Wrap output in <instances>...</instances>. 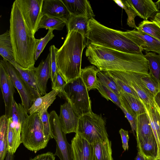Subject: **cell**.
<instances>
[{"mask_svg":"<svg viewBox=\"0 0 160 160\" xmlns=\"http://www.w3.org/2000/svg\"><path fill=\"white\" fill-rule=\"evenodd\" d=\"M85 55L100 71L149 75L148 62L143 54L128 53L90 44L87 47Z\"/></svg>","mask_w":160,"mask_h":160,"instance_id":"1","label":"cell"},{"mask_svg":"<svg viewBox=\"0 0 160 160\" xmlns=\"http://www.w3.org/2000/svg\"><path fill=\"white\" fill-rule=\"evenodd\" d=\"M9 31L15 61L25 68H34V53L39 39L26 23L16 0L11 8Z\"/></svg>","mask_w":160,"mask_h":160,"instance_id":"2","label":"cell"},{"mask_svg":"<svg viewBox=\"0 0 160 160\" xmlns=\"http://www.w3.org/2000/svg\"><path fill=\"white\" fill-rule=\"evenodd\" d=\"M86 47V39L72 30L68 32L63 44L57 51V66L67 83L80 77L82 53Z\"/></svg>","mask_w":160,"mask_h":160,"instance_id":"3","label":"cell"},{"mask_svg":"<svg viewBox=\"0 0 160 160\" xmlns=\"http://www.w3.org/2000/svg\"><path fill=\"white\" fill-rule=\"evenodd\" d=\"M86 39L87 47L93 44L124 52L143 54L142 50L121 31L106 27L94 18L89 20Z\"/></svg>","mask_w":160,"mask_h":160,"instance_id":"4","label":"cell"},{"mask_svg":"<svg viewBox=\"0 0 160 160\" xmlns=\"http://www.w3.org/2000/svg\"><path fill=\"white\" fill-rule=\"evenodd\" d=\"M106 125V121L101 114H97L91 111L79 117L76 133L91 144L104 142L109 139Z\"/></svg>","mask_w":160,"mask_h":160,"instance_id":"5","label":"cell"},{"mask_svg":"<svg viewBox=\"0 0 160 160\" xmlns=\"http://www.w3.org/2000/svg\"><path fill=\"white\" fill-rule=\"evenodd\" d=\"M22 143L28 150L36 152L45 148L48 141L45 138L37 113L28 115L21 128Z\"/></svg>","mask_w":160,"mask_h":160,"instance_id":"6","label":"cell"},{"mask_svg":"<svg viewBox=\"0 0 160 160\" xmlns=\"http://www.w3.org/2000/svg\"><path fill=\"white\" fill-rule=\"evenodd\" d=\"M64 90L66 100L78 118L92 111L88 91L80 77L67 83Z\"/></svg>","mask_w":160,"mask_h":160,"instance_id":"7","label":"cell"},{"mask_svg":"<svg viewBox=\"0 0 160 160\" xmlns=\"http://www.w3.org/2000/svg\"><path fill=\"white\" fill-rule=\"evenodd\" d=\"M119 6L124 9L127 16V24L137 30L135 18L138 16L144 20L153 17L159 11L155 2L152 0H114Z\"/></svg>","mask_w":160,"mask_h":160,"instance_id":"8","label":"cell"},{"mask_svg":"<svg viewBox=\"0 0 160 160\" xmlns=\"http://www.w3.org/2000/svg\"><path fill=\"white\" fill-rule=\"evenodd\" d=\"M28 114L22 104L17 103L14 100L11 116L8 118V152L10 153L14 154L22 143V126Z\"/></svg>","mask_w":160,"mask_h":160,"instance_id":"9","label":"cell"},{"mask_svg":"<svg viewBox=\"0 0 160 160\" xmlns=\"http://www.w3.org/2000/svg\"><path fill=\"white\" fill-rule=\"evenodd\" d=\"M0 63L11 78L21 98L22 104L28 113L35 99L39 97L23 80L18 70L9 62L4 60Z\"/></svg>","mask_w":160,"mask_h":160,"instance_id":"10","label":"cell"},{"mask_svg":"<svg viewBox=\"0 0 160 160\" xmlns=\"http://www.w3.org/2000/svg\"><path fill=\"white\" fill-rule=\"evenodd\" d=\"M49 114L52 136L56 144L54 155L60 160H74L72 145L68 142L66 134L62 130L58 115L54 110L52 111Z\"/></svg>","mask_w":160,"mask_h":160,"instance_id":"11","label":"cell"},{"mask_svg":"<svg viewBox=\"0 0 160 160\" xmlns=\"http://www.w3.org/2000/svg\"><path fill=\"white\" fill-rule=\"evenodd\" d=\"M23 18L34 36L43 16L42 8L44 0H16Z\"/></svg>","mask_w":160,"mask_h":160,"instance_id":"12","label":"cell"},{"mask_svg":"<svg viewBox=\"0 0 160 160\" xmlns=\"http://www.w3.org/2000/svg\"><path fill=\"white\" fill-rule=\"evenodd\" d=\"M122 33L131 40L143 51L152 52L160 54V41L149 35L135 29L121 31Z\"/></svg>","mask_w":160,"mask_h":160,"instance_id":"13","label":"cell"},{"mask_svg":"<svg viewBox=\"0 0 160 160\" xmlns=\"http://www.w3.org/2000/svg\"><path fill=\"white\" fill-rule=\"evenodd\" d=\"M0 87L5 107V115L10 117L14 101L15 88L12 81L2 65L0 63Z\"/></svg>","mask_w":160,"mask_h":160,"instance_id":"14","label":"cell"},{"mask_svg":"<svg viewBox=\"0 0 160 160\" xmlns=\"http://www.w3.org/2000/svg\"><path fill=\"white\" fill-rule=\"evenodd\" d=\"M121 72L128 81L130 87L137 93L142 102L148 104L153 103L154 96L141 79L143 74L133 72Z\"/></svg>","mask_w":160,"mask_h":160,"instance_id":"15","label":"cell"},{"mask_svg":"<svg viewBox=\"0 0 160 160\" xmlns=\"http://www.w3.org/2000/svg\"><path fill=\"white\" fill-rule=\"evenodd\" d=\"M58 119L62 130L66 134L76 133L79 118L74 113L68 102L61 105Z\"/></svg>","mask_w":160,"mask_h":160,"instance_id":"16","label":"cell"},{"mask_svg":"<svg viewBox=\"0 0 160 160\" xmlns=\"http://www.w3.org/2000/svg\"><path fill=\"white\" fill-rule=\"evenodd\" d=\"M74 160H93L92 144L77 133L71 141Z\"/></svg>","mask_w":160,"mask_h":160,"instance_id":"17","label":"cell"},{"mask_svg":"<svg viewBox=\"0 0 160 160\" xmlns=\"http://www.w3.org/2000/svg\"><path fill=\"white\" fill-rule=\"evenodd\" d=\"M36 84L41 96L47 93L48 80L51 78L50 57L48 54L44 60H42L38 66L34 69Z\"/></svg>","mask_w":160,"mask_h":160,"instance_id":"18","label":"cell"},{"mask_svg":"<svg viewBox=\"0 0 160 160\" xmlns=\"http://www.w3.org/2000/svg\"><path fill=\"white\" fill-rule=\"evenodd\" d=\"M70 15L81 16L90 19L94 14L89 1L87 0H61Z\"/></svg>","mask_w":160,"mask_h":160,"instance_id":"19","label":"cell"},{"mask_svg":"<svg viewBox=\"0 0 160 160\" xmlns=\"http://www.w3.org/2000/svg\"><path fill=\"white\" fill-rule=\"evenodd\" d=\"M142 102L144 106L158 144V154L157 159H160V108L154 100L153 103L150 104Z\"/></svg>","mask_w":160,"mask_h":160,"instance_id":"20","label":"cell"},{"mask_svg":"<svg viewBox=\"0 0 160 160\" xmlns=\"http://www.w3.org/2000/svg\"><path fill=\"white\" fill-rule=\"evenodd\" d=\"M43 15L60 19L66 23L70 16L69 12L61 0H44Z\"/></svg>","mask_w":160,"mask_h":160,"instance_id":"21","label":"cell"},{"mask_svg":"<svg viewBox=\"0 0 160 160\" xmlns=\"http://www.w3.org/2000/svg\"><path fill=\"white\" fill-rule=\"evenodd\" d=\"M136 133L137 147L144 141L154 137L150 122L146 113L138 116Z\"/></svg>","mask_w":160,"mask_h":160,"instance_id":"22","label":"cell"},{"mask_svg":"<svg viewBox=\"0 0 160 160\" xmlns=\"http://www.w3.org/2000/svg\"><path fill=\"white\" fill-rule=\"evenodd\" d=\"M122 106L128 112L136 115L146 113L141 100L134 96L122 91L119 96Z\"/></svg>","mask_w":160,"mask_h":160,"instance_id":"23","label":"cell"},{"mask_svg":"<svg viewBox=\"0 0 160 160\" xmlns=\"http://www.w3.org/2000/svg\"><path fill=\"white\" fill-rule=\"evenodd\" d=\"M58 93L57 90L52 89L45 95L37 97L28 110V113L32 115L35 113H38L44 110H48L55 100Z\"/></svg>","mask_w":160,"mask_h":160,"instance_id":"24","label":"cell"},{"mask_svg":"<svg viewBox=\"0 0 160 160\" xmlns=\"http://www.w3.org/2000/svg\"><path fill=\"white\" fill-rule=\"evenodd\" d=\"M92 144L93 148V160H113L112 142L109 139L104 142H95Z\"/></svg>","mask_w":160,"mask_h":160,"instance_id":"25","label":"cell"},{"mask_svg":"<svg viewBox=\"0 0 160 160\" xmlns=\"http://www.w3.org/2000/svg\"><path fill=\"white\" fill-rule=\"evenodd\" d=\"M89 20L84 17L70 15L66 24L68 32L72 30L76 31L86 39Z\"/></svg>","mask_w":160,"mask_h":160,"instance_id":"26","label":"cell"},{"mask_svg":"<svg viewBox=\"0 0 160 160\" xmlns=\"http://www.w3.org/2000/svg\"><path fill=\"white\" fill-rule=\"evenodd\" d=\"M0 54L3 59L12 63L15 61L9 31L0 35Z\"/></svg>","mask_w":160,"mask_h":160,"instance_id":"27","label":"cell"},{"mask_svg":"<svg viewBox=\"0 0 160 160\" xmlns=\"http://www.w3.org/2000/svg\"><path fill=\"white\" fill-rule=\"evenodd\" d=\"M100 71L94 66H90L81 69L80 77L88 92L96 89L98 82L97 74Z\"/></svg>","mask_w":160,"mask_h":160,"instance_id":"28","label":"cell"},{"mask_svg":"<svg viewBox=\"0 0 160 160\" xmlns=\"http://www.w3.org/2000/svg\"><path fill=\"white\" fill-rule=\"evenodd\" d=\"M8 118L5 115L0 118V160H4L8 152Z\"/></svg>","mask_w":160,"mask_h":160,"instance_id":"29","label":"cell"},{"mask_svg":"<svg viewBox=\"0 0 160 160\" xmlns=\"http://www.w3.org/2000/svg\"><path fill=\"white\" fill-rule=\"evenodd\" d=\"M11 64L18 70L22 78L30 87L39 96H41L36 86L34 71L35 67L30 69L25 68L18 64L16 62Z\"/></svg>","mask_w":160,"mask_h":160,"instance_id":"30","label":"cell"},{"mask_svg":"<svg viewBox=\"0 0 160 160\" xmlns=\"http://www.w3.org/2000/svg\"><path fill=\"white\" fill-rule=\"evenodd\" d=\"M138 152L146 158L156 159L158 154V147L155 137L142 142L137 147Z\"/></svg>","mask_w":160,"mask_h":160,"instance_id":"31","label":"cell"},{"mask_svg":"<svg viewBox=\"0 0 160 160\" xmlns=\"http://www.w3.org/2000/svg\"><path fill=\"white\" fill-rule=\"evenodd\" d=\"M66 24V22L60 19L44 15L39 22L38 29L61 30Z\"/></svg>","mask_w":160,"mask_h":160,"instance_id":"32","label":"cell"},{"mask_svg":"<svg viewBox=\"0 0 160 160\" xmlns=\"http://www.w3.org/2000/svg\"><path fill=\"white\" fill-rule=\"evenodd\" d=\"M144 56L148 62L149 75L160 81V54L148 52Z\"/></svg>","mask_w":160,"mask_h":160,"instance_id":"33","label":"cell"},{"mask_svg":"<svg viewBox=\"0 0 160 160\" xmlns=\"http://www.w3.org/2000/svg\"><path fill=\"white\" fill-rule=\"evenodd\" d=\"M106 72L113 78L120 88L122 91L131 94L140 99L137 93L130 87L128 81L121 72L117 71Z\"/></svg>","mask_w":160,"mask_h":160,"instance_id":"34","label":"cell"},{"mask_svg":"<svg viewBox=\"0 0 160 160\" xmlns=\"http://www.w3.org/2000/svg\"><path fill=\"white\" fill-rule=\"evenodd\" d=\"M137 27V30L160 41V28L153 22L143 20L139 23Z\"/></svg>","mask_w":160,"mask_h":160,"instance_id":"35","label":"cell"},{"mask_svg":"<svg viewBox=\"0 0 160 160\" xmlns=\"http://www.w3.org/2000/svg\"><path fill=\"white\" fill-rule=\"evenodd\" d=\"M102 96L107 100H110L121 108L122 104L119 96L112 89L98 80L96 87Z\"/></svg>","mask_w":160,"mask_h":160,"instance_id":"36","label":"cell"},{"mask_svg":"<svg viewBox=\"0 0 160 160\" xmlns=\"http://www.w3.org/2000/svg\"><path fill=\"white\" fill-rule=\"evenodd\" d=\"M98 79L112 89L119 96L122 90L113 78L106 71H100L97 74Z\"/></svg>","mask_w":160,"mask_h":160,"instance_id":"37","label":"cell"},{"mask_svg":"<svg viewBox=\"0 0 160 160\" xmlns=\"http://www.w3.org/2000/svg\"><path fill=\"white\" fill-rule=\"evenodd\" d=\"M39 118L44 136L48 141L53 138L50 125V114L48 110H44L37 113Z\"/></svg>","mask_w":160,"mask_h":160,"instance_id":"38","label":"cell"},{"mask_svg":"<svg viewBox=\"0 0 160 160\" xmlns=\"http://www.w3.org/2000/svg\"><path fill=\"white\" fill-rule=\"evenodd\" d=\"M141 79L154 97L160 92V81L149 75L144 74L141 77Z\"/></svg>","mask_w":160,"mask_h":160,"instance_id":"39","label":"cell"},{"mask_svg":"<svg viewBox=\"0 0 160 160\" xmlns=\"http://www.w3.org/2000/svg\"><path fill=\"white\" fill-rule=\"evenodd\" d=\"M49 53L50 57L51 78L52 86H53L56 81L57 72L58 70V68L56 59V54L58 49L54 45H51L49 48Z\"/></svg>","mask_w":160,"mask_h":160,"instance_id":"40","label":"cell"},{"mask_svg":"<svg viewBox=\"0 0 160 160\" xmlns=\"http://www.w3.org/2000/svg\"><path fill=\"white\" fill-rule=\"evenodd\" d=\"M53 31L52 30H48L45 36L39 39L34 53V59L36 61L38 59L48 42L54 37Z\"/></svg>","mask_w":160,"mask_h":160,"instance_id":"41","label":"cell"},{"mask_svg":"<svg viewBox=\"0 0 160 160\" xmlns=\"http://www.w3.org/2000/svg\"><path fill=\"white\" fill-rule=\"evenodd\" d=\"M67 82L60 73L59 70L57 72V78L54 84L52 86V89L57 90L58 92V95L60 98L66 99V97L64 88Z\"/></svg>","mask_w":160,"mask_h":160,"instance_id":"42","label":"cell"},{"mask_svg":"<svg viewBox=\"0 0 160 160\" xmlns=\"http://www.w3.org/2000/svg\"><path fill=\"white\" fill-rule=\"evenodd\" d=\"M120 108L124 113L125 117L129 122L132 129V132L133 135L135 136L137 128V116L135 114L128 112L122 106Z\"/></svg>","mask_w":160,"mask_h":160,"instance_id":"43","label":"cell"},{"mask_svg":"<svg viewBox=\"0 0 160 160\" xmlns=\"http://www.w3.org/2000/svg\"><path fill=\"white\" fill-rule=\"evenodd\" d=\"M122 143V147L124 151L128 150L129 148L128 142L129 139L128 132L121 128L119 131Z\"/></svg>","mask_w":160,"mask_h":160,"instance_id":"44","label":"cell"},{"mask_svg":"<svg viewBox=\"0 0 160 160\" xmlns=\"http://www.w3.org/2000/svg\"><path fill=\"white\" fill-rule=\"evenodd\" d=\"M55 156L52 152H48L39 154L34 158H31L29 160H55Z\"/></svg>","mask_w":160,"mask_h":160,"instance_id":"45","label":"cell"},{"mask_svg":"<svg viewBox=\"0 0 160 160\" xmlns=\"http://www.w3.org/2000/svg\"><path fill=\"white\" fill-rule=\"evenodd\" d=\"M151 21L155 23L160 28V12L157 13L152 18Z\"/></svg>","mask_w":160,"mask_h":160,"instance_id":"46","label":"cell"},{"mask_svg":"<svg viewBox=\"0 0 160 160\" xmlns=\"http://www.w3.org/2000/svg\"><path fill=\"white\" fill-rule=\"evenodd\" d=\"M154 100L160 108V92H159L154 97Z\"/></svg>","mask_w":160,"mask_h":160,"instance_id":"47","label":"cell"},{"mask_svg":"<svg viewBox=\"0 0 160 160\" xmlns=\"http://www.w3.org/2000/svg\"><path fill=\"white\" fill-rule=\"evenodd\" d=\"M134 160H147V159L143 155L138 152Z\"/></svg>","mask_w":160,"mask_h":160,"instance_id":"48","label":"cell"},{"mask_svg":"<svg viewBox=\"0 0 160 160\" xmlns=\"http://www.w3.org/2000/svg\"><path fill=\"white\" fill-rule=\"evenodd\" d=\"M14 154L8 152L5 158V160H14Z\"/></svg>","mask_w":160,"mask_h":160,"instance_id":"49","label":"cell"},{"mask_svg":"<svg viewBox=\"0 0 160 160\" xmlns=\"http://www.w3.org/2000/svg\"><path fill=\"white\" fill-rule=\"evenodd\" d=\"M158 10L160 12V0H158L156 2H155Z\"/></svg>","mask_w":160,"mask_h":160,"instance_id":"50","label":"cell"},{"mask_svg":"<svg viewBox=\"0 0 160 160\" xmlns=\"http://www.w3.org/2000/svg\"><path fill=\"white\" fill-rule=\"evenodd\" d=\"M147 160H160V159L158 158L157 159H153L151 158H146Z\"/></svg>","mask_w":160,"mask_h":160,"instance_id":"51","label":"cell"}]
</instances>
